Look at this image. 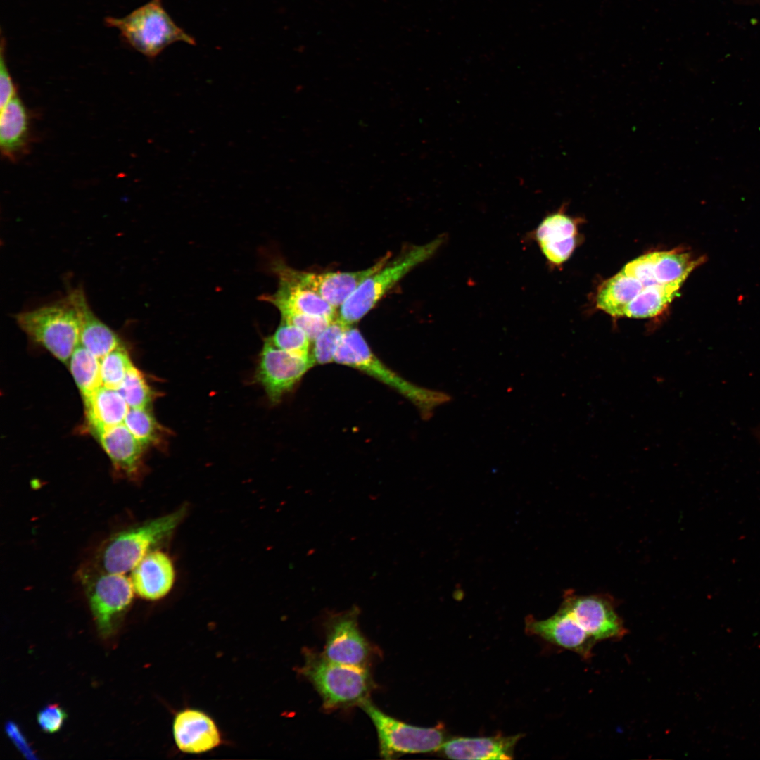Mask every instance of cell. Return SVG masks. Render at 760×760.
<instances>
[{
  "label": "cell",
  "instance_id": "cell-15",
  "mask_svg": "<svg viewBox=\"0 0 760 760\" xmlns=\"http://www.w3.org/2000/svg\"><path fill=\"white\" fill-rule=\"evenodd\" d=\"M526 628L529 633L573 651L585 659L591 657L592 650L597 642L581 627L563 604L556 614L545 620L529 621Z\"/></svg>",
  "mask_w": 760,
  "mask_h": 760
},
{
  "label": "cell",
  "instance_id": "cell-10",
  "mask_svg": "<svg viewBox=\"0 0 760 760\" xmlns=\"http://www.w3.org/2000/svg\"><path fill=\"white\" fill-rule=\"evenodd\" d=\"M390 257L391 253H387L374 265L356 272L317 273L300 271L288 266L281 260L272 263V271L278 279L290 281L317 293L336 309L367 277L381 268Z\"/></svg>",
  "mask_w": 760,
  "mask_h": 760
},
{
  "label": "cell",
  "instance_id": "cell-32",
  "mask_svg": "<svg viewBox=\"0 0 760 760\" xmlns=\"http://www.w3.org/2000/svg\"><path fill=\"white\" fill-rule=\"evenodd\" d=\"M5 729L9 738L25 758L28 759H37L34 752L15 723L12 721L7 722Z\"/></svg>",
  "mask_w": 760,
  "mask_h": 760
},
{
  "label": "cell",
  "instance_id": "cell-14",
  "mask_svg": "<svg viewBox=\"0 0 760 760\" xmlns=\"http://www.w3.org/2000/svg\"><path fill=\"white\" fill-rule=\"evenodd\" d=\"M172 733L177 747L186 754H201L222 743V735L215 721L203 711L186 708L176 714Z\"/></svg>",
  "mask_w": 760,
  "mask_h": 760
},
{
  "label": "cell",
  "instance_id": "cell-11",
  "mask_svg": "<svg viewBox=\"0 0 760 760\" xmlns=\"http://www.w3.org/2000/svg\"><path fill=\"white\" fill-rule=\"evenodd\" d=\"M315 365L311 357L291 354L275 347L267 337L260 353L256 381L274 404L290 392Z\"/></svg>",
  "mask_w": 760,
  "mask_h": 760
},
{
  "label": "cell",
  "instance_id": "cell-13",
  "mask_svg": "<svg viewBox=\"0 0 760 760\" xmlns=\"http://www.w3.org/2000/svg\"><path fill=\"white\" fill-rule=\"evenodd\" d=\"M578 221L566 213L562 205L545 215L527 237L537 244L550 266H560L576 248Z\"/></svg>",
  "mask_w": 760,
  "mask_h": 760
},
{
  "label": "cell",
  "instance_id": "cell-3",
  "mask_svg": "<svg viewBox=\"0 0 760 760\" xmlns=\"http://www.w3.org/2000/svg\"><path fill=\"white\" fill-rule=\"evenodd\" d=\"M445 239L443 234L425 244L412 246L388 260L357 286L339 308L338 317L348 325L360 320L398 281L436 254Z\"/></svg>",
  "mask_w": 760,
  "mask_h": 760
},
{
  "label": "cell",
  "instance_id": "cell-4",
  "mask_svg": "<svg viewBox=\"0 0 760 760\" xmlns=\"http://www.w3.org/2000/svg\"><path fill=\"white\" fill-rule=\"evenodd\" d=\"M105 23L118 30L132 48L150 59L175 42L196 44L194 37L174 22L163 6L162 0H150L122 18L107 17Z\"/></svg>",
  "mask_w": 760,
  "mask_h": 760
},
{
  "label": "cell",
  "instance_id": "cell-30",
  "mask_svg": "<svg viewBox=\"0 0 760 760\" xmlns=\"http://www.w3.org/2000/svg\"><path fill=\"white\" fill-rule=\"evenodd\" d=\"M67 715L57 704H51L41 709L37 714V721L41 729L48 733L58 731L62 726Z\"/></svg>",
  "mask_w": 760,
  "mask_h": 760
},
{
  "label": "cell",
  "instance_id": "cell-26",
  "mask_svg": "<svg viewBox=\"0 0 760 760\" xmlns=\"http://www.w3.org/2000/svg\"><path fill=\"white\" fill-rule=\"evenodd\" d=\"M118 391L129 408H148L155 396L142 373L134 365L127 372Z\"/></svg>",
  "mask_w": 760,
  "mask_h": 760
},
{
  "label": "cell",
  "instance_id": "cell-6",
  "mask_svg": "<svg viewBox=\"0 0 760 760\" xmlns=\"http://www.w3.org/2000/svg\"><path fill=\"white\" fill-rule=\"evenodd\" d=\"M15 320L29 338L63 362L69 361L80 344V322L68 296L63 300L18 313Z\"/></svg>",
  "mask_w": 760,
  "mask_h": 760
},
{
  "label": "cell",
  "instance_id": "cell-8",
  "mask_svg": "<svg viewBox=\"0 0 760 760\" xmlns=\"http://www.w3.org/2000/svg\"><path fill=\"white\" fill-rule=\"evenodd\" d=\"M359 706L376 728L380 754L384 759L441 750L447 740L441 726L422 728L407 724L381 711L369 699Z\"/></svg>",
  "mask_w": 760,
  "mask_h": 760
},
{
  "label": "cell",
  "instance_id": "cell-20",
  "mask_svg": "<svg viewBox=\"0 0 760 760\" xmlns=\"http://www.w3.org/2000/svg\"><path fill=\"white\" fill-rule=\"evenodd\" d=\"M260 298L274 305L281 315L300 313L331 319L336 317V308L317 293L284 279H279L274 293Z\"/></svg>",
  "mask_w": 760,
  "mask_h": 760
},
{
  "label": "cell",
  "instance_id": "cell-25",
  "mask_svg": "<svg viewBox=\"0 0 760 760\" xmlns=\"http://www.w3.org/2000/svg\"><path fill=\"white\" fill-rule=\"evenodd\" d=\"M348 325L338 316L313 341L310 357L315 365L334 362L336 350L348 329Z\"/></svg>",
  "mask_w": 760,
  "mask_h": 760
},
{
  "label": "cell",
  "instance_id": "cell-31",
  "mask_svg": "<svg viewBox=\"0 0 760 760\" xmlns=\"http://www.w3.org/2000/svg\"><path fill=\"white\" fill-rule=\"evenodd\" d=\"M5 48V40L1 36L0 60L1 108L17 95V87L13 82L6 64Z\"/></svg>",
  "mask_w": 760,
  "mask_h": 760
},
{
  "label": "cell",
  "instance_id": "cell-16",
  "mask_svg": "<svg viewBox=\"0 0 760 760\" xmlns=\"http://www.w3.org/2000/svg\"><path fill=\"white\" fill-rule=\"evenodd\" d=\"M130 580L138 596L148 600H160L172 588L174 566L165 553L151 551L132 570Z\"/></svg>",
  "mask_w": 760,
  "mask_h": 760
},
{
  "label": "cell",
  "instance_id": "cell-23",
  "mask_svg": "<svg viewBox=\"0 0 760 760\" xmlns=\"http://www.w3.org/2000/svg\"><path fill=\"white\" fill-rule=\"evenodd\" d=\"M70 369L84 400L102 386L100 360L80 343L70 360Z\"/></svg>",
  "mask_w": 760,
  "mask_h": 760
},
{
  "label": "cell",
  "instance_id": "cell-19",
  "mask_svg": "<svg viewBox=\"0 0 760 760\" xmlns=\"http://www.w3.org/2000/svg\"><path fill=\"white\" fill-rule=\"evenodd\" d=\"M96 436L117 471L134 479L141 468L144 446L125 424L110 427Z\"/></svg>",
  "mask_w": 760,
  "mask_h": 760
},
{
  "label": "cell",
  "instance_id": "cell-27",
  "mask_svg": "<svg viewBox=\"0 0 760 760\" xmlns=\"http://www.w3.org/2000/svg\"><path fill=\"white\" fill-rule=\"evenodd\" d=\"M99 360L102 386L118 390L133 365L128 353L120 345Z\"/></svg>",
  "mask_w": 760,
  "mask_h": 760
},
{
  "label": "cell",
  "instance_id": "cell-17",
  "mask_svg": "<svg viewBox=\"0 0 760 760\" xmlns=\"http://www.w3.org/2000/svg\"><path fill=\"white\" fill-rule=\"evenodd\" d=\"M31 142L30 115L24 103L15 95L1 108V153L7 160L16 162L27 153Z\"/></svg>",
  "mask_w": 760,
  "mask_h": 760
},
{
  "label": "cell",
  "instance_id": "cell-5",
  "mask_svg": "<svg viewBox=\"0 0 760 760\" xmlns=\"http://www.w3.org/2000/svg\"><path fill=\"white\" fill-rule=\"evenodd\" d=\"M184 509L122 530L113 535L99 552V569L126 574L155 546L170 536L184 517Z\"/></svg>",
  "mask_w": 760,
  "mask_h": 760
},
{
  "label": "cell",
  "instance_id": "cell-7",
  "mask_svg": "<svg viewBox=\"0 0 760 760\" xmlns=\"http://www.w3.org/2000/svg\"><path fill=\"white\" fill-rule=\"evenodd\" d=\"M98 632L105 640L114 636L129 610L134 588L125 574L101 570L86 573L82 578Z\"/></svg>",
  "mask_w": 760,
  "mask_h": 760
},
{
  "label": "cell",
  "instance_id": "cell-28",
  "mask_svg": "<svg viewBox=\"0 0 760 760\" xmlns=\"http://www.w3.org/2000/svg\"><path fill=\"white\" fill-rule=\"evenodd\" d=\"M277 348L301 357H310V340L298 327L281 321L275 331L267 337Z\"/></svg>",
  "mask_w": 760,
  "mask_h": 760
},
{
  "label": "cell",
  "instance_id": "cell-22",
  "mask_svg": "<svg viewBox=\"0 0 760 760\" xmlns=\"http://www.w3.org/2000/svg\"><path fill=\"white\" fill-rule=\"evenodd\" d=\"M84 404L88 423L96 436L122 424L129 409L118 390L104 386L84 400Z\"/></svg>",
  "mask_w": 760,
  "mask_h": 760
},
{
  "label": "cell",
  "instance_id": "cell-21",
  "mask_svg": "<svg viewBox=\"0 0 760 760\" xmlns=\"http://www.w3.org/2000/svg\"><path fill=\"white\" fill-rule=\"evenodd\" d=\"M520 737H455L446 740L441 750L452 759H512Z\"/></svg>",
  "mask_w": 760,
  "mask_h": 760
},
{
  "label": "cell",
  "instance_id": "cell-1",
  "mask_svg": "<svg viewBox=\"0 0 760 760\" xmlns=\"http://www.w3.org/2000/svg\"><path fill=\"white\" fill-rule=\"evenodd\" d=\"M334 362L363 372L394 389L417 407L424 419H429L438 407L452 400L448 393L419 386L392 370L372 352L360 331L352 325L344 332Z\"/></svg>",
  "mask_w": 760,
  "mask_h": 760
},
{
  "label": "cell",
  "instance_id": "cell-29",
  "mask_svg": "<svg viewBox=\"0 0 760 760\" xmlns=\"http://www.w3.org/2000/svg\"><path fill=\"white\" fill-rule=\"evenodd\" d=\"M281 321L293 324L303 331L311 342H313L334 319L300 313H285L281 314Z\"/></svg>",
  "mask_w": 760,
  "mask_h": 760
},
{
  "label": "cell",
  "instance_id": "cell-9",
  "mask_svg": "<svg viewBox=\"0 0 760 760\" xmlns=\"http://www.w3.org/2000/svg\"><path fill=\"white\" fill-rule=\"evenodd\" d=\"M360 610L356 605L324 618L326 641L322 654L338 664L367 669L372 648L358 626Z\"/></svg>",
  "mask_w": 760,
  "mask_h": 760
},
{
  "label": "cell",
  "instance_id": "cell-24",
  "mask_svg": "<svg viewBox=\"0 0 760 760\" xmlns=\"http://www.w3.org/2000/svg\"><path fill=\"white\" fill-rule=\"evenodd\" d=\"M123 423L144 447L158 445L163 436V428L148 408H129Z\"/></svg>",
  "mask_w": 760,
  "mask_h": 760
},
{
  "label": "cell",
  "instance_id": "cell-18",
  "mask_svg": "<svg viewBox=\"0 0 760 760\" xmlns=\"http://www.w3.org/2000/svg\"><path fill=\"white\" fill-rule=\"evenodd\" d=\"M80 322V343L99 360L122 345L118 335L94 313L82 289L69 292Z\"/></svg>",
  "mask_w": 760,
  "mask_h": 760
},
{
  "label": "cell",
  "instance_id": "cell-2",
  "mask_svg": "<svg viewBox=\"0 0 760 760\" xmlns=\"http://www.w3.org/2000/svg\"><path fill=\"white\" fill-rule=\"evenodd\" d=\"M299 672L319 692L327 710L359 705L374 687L368 669L334 662L312 650H305Z\"/></svg>",
  "mask_w": 760,
  "mask_h": 760
},
{
  "label": "cell",
  "instance_id": "cell-12",
  "mask_svg": "<svg viewBox=\"0 0 760 760\" xmlns=\"http://www.w3.org/2000/svg\"><path fill=\"white\" fill-rule=\"evenodd\" d=\"M562 604L596 642L621 639L628 632L613 603L605 597L569 594Z\"/></svg>",
  "mask_w": 760,
  "mask_h": 760
}]
</instances>
